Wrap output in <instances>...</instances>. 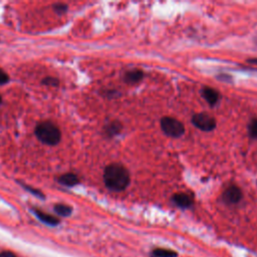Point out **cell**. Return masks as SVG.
Segmentation results:
<instances>
[{
  "mask_svg": "<svg viewBox=\"0 0 257 257\" xmlns=\"http://www.w3.org/2000/svg\"><path fill=\"white\" fill-rule=\"evenodd\" d=\"M104 181L108 189L112 191H122L130 183V174L124 166L110 164L104 169Z\"/></svg>",
  "mask_w": 257,
  "mask_h": 257,
  "instance_id": "1",
  "label": "cell"
},
{
  "mask_svg": "<svg viewBox=\"0 0 257 257\" xmlns=\"http://www.w3.org/2000/svg\"><path fill=\"white\" fill-rule=\"evenodd\" d=\"M36 135L42 143L48 146L58 145L62 138L58 126L50 120L42 122L36 126Z\"/></svg>",
  "mask_w": 257,
  "mask_h": 257,
  "instance_id": "2",
  "label": "cell"
},
{
  "mask_svg": "<svg viewBox=\"0 0 257 257\" xmlns=\"http://www.w3.org/2000/svg\"><path fill=\"white\" fill-rule=\"evenodd\" d=\"M161 128L166 135L173 138H179L185 132L184 124L171 116H165L161 120Z\"/></svg>",
  "mask_w": 257,
  "mask_h": 257,
  "instance_id": "3",
  "label": "cell"
},
{
  "mask_svg": "<svg viewBox=\"0 0 257 257\" xmlns=\"http://www.w3.org/2000/svg\"><path fill=\"white\" fill-rule=\"evenodd\" d=\"M192 122L194 126L199 128L200 130L206 131V132L213 131L216 126V120H214V118H212L211 116L205 112L195 114L192 118Z\"/></svg>",
  "mask_w": 257,
  "mask_h": 257,
  "instance_id": "4",
  "label": "cell"
},
{
  "mask_svg": "<svg viewBox=\"0 0 257 257\" xmlns=\"http://www.w3.org/2000/svg\"><path fill=\"white\" fill-rule=\"evenodd\" d=\"M242 198L241 190L236 186L228 187L223 193V200L228 204H236Z\"/></svg>",
  "mask_w": 257,
  "mask_h": 257,
  "instance_id": "5",
  "label": "cell"
},
{
  "mask_svg": "<svg viewBox=\"0 0 257 257\" xmlns=\"http://www.w3.org/2000/svg\"><path fill=\"white\" fill-rule=\"evenodd\" d=\"M173 202L181 208H188L192 205L193 200L188 194L178 193V194H175L173 196Z\"/></svg>",
  "mask_w": 257,
  "mask_h": 257,
  "instance_id": "6",
  "label": "cell"
},
{
  "mask_svg": "<svg viewBox=\"0 0 257 257\" xmlns=\"http://www.w3.org/2000/svg\"><path fill=\"white\" fill-rule=\"evenodd\" d=\"M34 212L36 216L42 222H44V223H46V224H48V225L56 226V225H58V224L60 223V221H58V218H56V217H54V216H52V215H50V214H48V213H44V212L42 211V210L34 209Z\"/></svg>",
  "mask_w": 257,
  "mask_h": 257,
  "instance_id": "7",
  "label": "cell"
},
{
  "mask_svg": "<svg viewBox=\"0 0 257 257\" xmlns=\"http://www.w3.org/2000/svg\"><path fill=\"white\" fill-rule=\"evenodd\" d=\"M58 183H60L64 186H68V187H72L76 186V184L80 183V180L78 178L76 175L72 174V173H68L64 175H62L58 178Z\"/></svg>",
  "mask_w": 257,
  "mask_h": 257,
  "instance_id": "8",
  "label": "cell"
},
{
  "mask_svg": "<svg viewBox=\"0 0 257 257\" xmlns=\"http://www.w3.org/2000/svg\"><path fill=\"white\" fill-rule=\"evenodd\" d=\"M144 76V74L140 70H134L128 72L124 76V82L128 84H136L139 82Z\"/></svg>",
  "mask_w": 257,
  "mask_h": 257,
  "instance_id": "9",
  "label": "cell"
},
{
  "mask_svg": "<svg viewBox=\"0 0 257 257\" xmlns=\"http://www.w3.org/2000/svg\"><path fill=\"white\" fill-rule=\"evenodd\" d=\"M203 98L210 104H215L218 100H219V94L216 90L211 88H204L202 92Z\"/></svg>",
  "mask_w": 257,
  "mask_h": 257,
  "instance_id": "10",
  "label": "cell"
},
{
  "mask_svg": "<svg viewBox=\"0 0 257 257\" xmlns=\"http://www.w3.org/2000/svg\"><path fill=\"white\" fill-rule=\"evenodd\" d=\"M54 211L60 215V216H70L72 214V208L68 205H64V204H56L54 206Z\"/></svg>",
  "mask_w": 257,
  "mask_h": 257,
  "instance_id": "11",
  "label": "cell"
},
{
  "mask_svg": "<svg viewBox=\"0 0 257 257\" xmlns=\"http://www.w3.org/2000/svg\"><path fill=\"white\" fill-rule=\"evenodd\" d=\"M153 257H176L177 254L174 251L167 249H156L152 253Z\"/></svg>",
  "mask_w": 257,
  "mask_h": 257,
  "instance_id": "12",
  "label": "cell"
},
{
  "mask_svg": "<svg viewBox=\"0 0 257 257\" xmlns=\"http://www.w3.org/2000/svg\"><path fill=\"white\" fill-rule=\"evenodd\" d=\"M120 128H122V126H120V124L116 122H112V124H110L106 128V131H108V135L112 136V135H116V134H118V133L120 132Z\"/></svg>",
  "mask_w": 257,
  "mask_h": 257,
  "instance_id": "13",
  "label": "cell"
},
{
  "mask_svg": "<svg viewBox=\"0 0 257 257\" xmlns=\"http://www.w3.org/2000/svg\"><path fill=\"white\" fill-rule=\"evenodd\" d=\"M249 134L251 138L257 139V118L253 120L249 124Z\"/></svg>",
  "mask_w": 257,
  "mask_h": 257,
  "instance_id": "14",
  "label": "cell"
},
{
  "mask_svg": "<svg viewBox=\"0 0 257 257\" xmlns=\"http://www.w3.org/2000/svg\"><path fill=\"white\" fill-rule=\"evenodd\" d=\"M42 84H46V86H58V80L56 78L48 76V78H44Z\"/></svg>",
  "mask_w": 257,
  "mask_h": 257,
  "instance_id": "15",
  "label": "cell"
},
{
  "mask_svg": "<svg viewBox=\"0 0 257 257\" xmlns=\"http://www.w3.org/2000/svg\"><path fill=\"white\" fill-rule=\"evenodd\" d=\"M8 80H10V78L8 74L4 70H0V84H6V82H8Z\"/></svg>",
  "mask_w": 257,
  "mask_h": 257,
  "instance_id": "16",
  "label": "cell"
},
{
  "mask_svg": "<svg viewBox=\"0 0 257 257\" xmlns=\"http://www.w3.org/2000/svg\"><path fill=\"white\" fill-rule=\"evenodd\" d=\"M24 187H26V189L28 190V191H30L32 194H34V195H36V196H38V197H42V198H44V194L40 192V191H38V190H36V189H34V188H32V187H28V186H24Z\"/></svg>",
  "mask_w": 257,
  "mask_h": 257,
  "instance_id": "17",
  "label": "cell"
},
{
  "mask_svg": "<svg viewBox=\"0 0 257 257\" xmlns=\"http://www.w3.org/2000/svg\"><path fill=\"white\" fill-rule=\"evenodd\" d=\"M54 10L56 12H66V8H68V6L66 4H54Z\"/></svg>",
  "mask_w": 257,
  "mask_h": 257,
  "instance_id": "18",
  "label": "cell"
},
{
  "mask_svg": "<svg viewBox=\"0 0 257 257\" xmlns=\"http://www.w3.org/2000/svg\"><path fill=\"white\" fill-rule=\"evenodd\" d=\"M0 257H16L14 253L8 252V251H4L0 253Z\"/></svg>",
  "mask_w": 257,
  "mask_h": 257,
  "instance_id": "19",
  "label": "cell"
},
{
  "mask_svg": "<svg viewBox=\"0 0 257 257\" xmlns=\"http://www.w3.org/2000/svg\"><path fill=\"white\" fill-rule=\"evenodd\" d=\"M249 62H251V64H257V60L255 58V60H248Z\"/></svg>",
  "mask_w": 257,
  "mask_h": 257,
  "instance_id": "20",
  "label": "cell"
},
{
  "mask_svg": "<svg viewBox=\"0 0 257 257\" xmlns=\"http://www.w3.org/2000/svg\"><path fill=\"white\" fill-rule=\"evenodd\" d=\"M0 104H2V96H0Z\"/></svg>",
  "mask_w": 257,
  "mask_h": 257,
  "instance_id": "21",
  "label": "cell"
}]
</instances>
